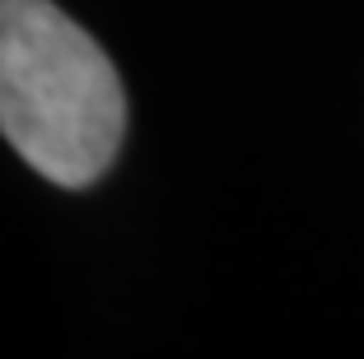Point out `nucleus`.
I'll use <instances>...</instances> for the list:
<instances>
[{
	"label": "nucleus",
	"instance_id": "f257e3e1",
	"mask_svg": "<svg viewBox=\"0 0 364 359\" xmlns=\"http://www.w3.org/2000/svg\"><path fill=\"white\" fill-rule=\"evenodd\" d=\"M0 136L70 191L98 182L122 149L117 65L52 0H0Z\"/></svg>",
	"mask_w": 364,
	"mask_h": 359
}]
</instances>
